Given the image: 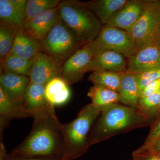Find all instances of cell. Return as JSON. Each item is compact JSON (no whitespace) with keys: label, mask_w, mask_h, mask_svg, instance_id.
I'll return each mask as SVG.
<instances>
[{"label":"cell","mask_w":160,"mask_h":160,"mask_svg":"<svg viewBox=\"0 0 160 160\" xmlns=\"http://www.w3.org/2000/svg\"><path fill=\"white\" fill-rule=\"evenodd\" d=\"M32 128L28 135L12 150L29 156H42L62 159L64 147L62 124L55 110L33 118Z\"/></svg>","instance_id":"6da1fadb"},{"label":"cell","mask_w":160,"mask_h":160,"mask_svg":"<svg viewBox=\"0 0 160 160\" xmlns=\"http://www.w3.org/2000/svg\"><path fill=\"white\" fill-rule=\"evenodd\" d=\"M99 116L89 134L90 146L116 135L146 127L149 124L137 109L118 103L108 106L101 112Z\"/></svg>","instance_id":"7a4b0ae2"},{"label":"cell","mask_w":160,"mask_h":160,"mask_svg":"<svg viewBox=\"0 0 160 160\" xmlns=\"http://www.w3.org/2000/svg\"><path fill=\"white\" fill-rule=\"evenodd\" d=\"M101 113L90 103L81 109L74 120L62 124L64 147L62 160H76L88 151L90 129Z\"/></svg>","instance_id":"3957f363"},{"label":"cell","mask_w":160,"mask_h":160,"mask_svg":"<svg viewBox=\"0 0 160 160\" xmlns=\"http://www.w3.org/2000/svg\"><path fill=\"white\" fill-rule=\"evenodd\" d=\"M58 16L82 46L93 41L103 27L96 16L81 1H61Z\"/></svg>","instance_id":"277c9868"},{"label":"cell","mask_w":160,"mask_h":160,"mask_svg":"<svg viewBox=\"0 0 160 160\" xmlns=\"http://www.w3.org/2000/svg\"><path fill=\"white\" fill-rule=\"evenodd\" d=\"M87 44L94 56L102 52L112 51L129 58L137 50L129 32L108 25L103 26L97 37Z\"/></svg>","instance_id":"5b68a950"},{"label":"cell","mask_w":160,"mask_h":160,"mask_svg":"<svg viewBox=\"0 0 160 160\" xmlns=\"http://www.w3.org/2000/svg\"><path fill=\"white\" fill-rule=\"evenodd\" d=\"M41 45V50L45 53L62 61L69 58L82 46L59 17Z\"/></svg>","instance_id":"8992f818"},{"label":"cell","mask_w":160,"mask_h":160,"mask_svg":"<svg viewBox=\"0 0 160 160\" xmlns=\"http://www.w3.org/2000/svg\"><path fill=\"white\" fill-rule=\"evenodd\" d=\"M160 29V1L147 0L142 14L129 32L137 50L155 42Z\"/></svg>","instance_id":"52a82bcc"},{"label":"cell","mask_w":160,"mask_h":160,"mask_svg":"<svg viewBox=\"0 0 160 160\" xmlns=\"http://www.w3.org/2000/svg\"><path fill=\"white\" fill-rule=\"evenodd\" d=\"M94 57L87 44L83 45L66 60L60 70V77L68 85H72L82 79Z\"/></svg>","instance_id":"ba28073f"},{"label":"cell","mask_w":160,"mask_h":160,"mask_svg":"<svg viewBox=\"0 0 160 160\" xmlns=\"http://www.w3.org/2000/svg\"><path fill=\"white\" fill-rule=\"evenodd\" d=\"M62 60L40 52L33 60L29 77L30 82L46 86L54 78L60 77Z\"/></svg>","instance_id":"9c48e42d"},{"label":"cell","mask_w":160,"mask_h":160,"mask_svg":"<svg viewBox=\"0 0 160 160\" xmlns=\"http://www.w3.org/2000/svg\"><path fill=\"white\" fill-rule=\"evenodd\" d=\"M126 72L138 73L160 68V44L155 42L143 46L128 58Z\"/></svg>","instance_id":"30bf717a"},{"label":"cell","mask_w":160,"mask_h":160,"mask_svg":"<svg viewBox=\"0 0 160 160\" xmlns=\"http://www.w3.org/2000/svg\"><path fill=\"white\" fill-rule=\"evenodd\" d=\"M147 1L128 0L113 15L107 25L130 32L142 14Z\"/></svg>","instance_id":"8fae6325"},{"label":"cell","mask_w":160,"mask_h":160,"mask_svg":"<svg viewBox=\"0 0 160 160\" xmlns=\"http://www.w3.org/2000/svg\"><path fill=\"white\" fill-rule=\"evenodd\" d=\"M58 9V6L49 9L24 22L21 29L41 42L57 21Z\"/></svg>","instance_id":"7c38bea8"},{"label":"cell","mask_w":160,"mask_h":160,"mask_svg":"<svg viewBox=\"0 0 160 160\" xmlns=\"http://www.w3.org/2000/svg\"><path fill=\"white\" fill-rule=\"evenodd\" d=\"M23 106L32 114V118L55 110L45 94V86L29 82L25 92Z\"/></svg>","instance_id":"4fadbf2b"},{"label":"cell","mask_w":160,"mask_h":160,"mask_svg":"<svg viewBox=\"0 0 160 160\" xmlns=\"http://www.w3.org/2000/svg\"><path fill=\"white\" fill-rule=\"evenodd\" d=\"M123 55L112 51L102 52L95 55L89 71H107L123 73L127 69L128 61Z\"/></svg>","instance_id":"5bb4252c"},{"label":"cell","mask_w":160,"mask_h":160,"mask_svg":"<svg viewBox=\"0 0 160 160\" xmlns=\"http://www.w3.org/2000/svg\"><path fill=\"white\" fill-rule=\"evenodd\" d=\"M32 118V114L26 109L23 104L14 102L8 97L0 88V134L1 141L3 131L14 119Z\"/></svg>","instance_id":"9a60e30c"},{"label":"cell","mask_w":160,"mask_h":160,"mask_svg":"<svg viewBox=\"0 0 160 160\" xmlns=\"http://www.w3.org/2000/svg\"><path fill=\"white\" fill-rule=\"evenodd\" d=\"M30 82L29 77L2 72L0 88L8 97L14 102L23 104L25 92Z\"/></svg>","instance_id":"2e32d148"},{"label":"cell","mask_w":160,"mask_h":160,"mask_svg":"<svg viewBox=\"0 0 160 160\" xmlns=\"http://www.w3.org/2000/svg\"><path fill=\"white\" fill-rule=\"evenodd\" d=\"M118 92L119 102L138 110L140 91L136 73L127 72L123 73Z\"/></svg>","instance_id":"e0dca14e"},{"label":"cell","mask_w":160,"mask_h":160,"mask_svg":"<svg viewBox=\"0 0 160 160\" xmlns=\"http://www.w3.org/2000/svg\"><path fill=\"white\" fill-rule=\"evenodd\" d=\"M128 2V0H93L82 3L96 16L102 25H106Z\"/></svg>","instance_id":"ac0fdd59"},{"label":"cell","mask_w":160,"mask_h":160,"mask_svg":"<svg viewBox=\"0 0 160 160\" xmlns=\"http://www.w3.org/2000/svg\"><path fill=\"white\" fill-rule=\"evenodd\" d=\"M41 50V42L27 34L21 28L18 32L9 53L32 60Z\"/></svg>","instance_id":"d6986e66"},{"label":"cell","mask_w":160,"mask_h":160,"mask_svg":"<svg viewBox=\"0 0 160 160\" xmlns=\"http://www.w3.org/2000/svg\"><path fill=\"white\" fill-rule=\"evenodd\" d=\"M69 85L61 77L54 78L45 86V94L49 103L54 106L63 105L71 96Z\"/></svg>","instance_id":"ffe728a7"},{"label":"cell","mask_w":160,"mask_h":160,"mask_svg":"<svg viewBox=\"0 0 160 160\" xmlns=\"http://www.w3.org/2000/svg\"><path fill=\"white\" fill-rule=\"evenodd\" d=\"M87 96L91 99L92 106L101 112L110 105L119 102L118 92L98 85L91 86Z\"/></svg>","instance_id":"44dd1931"},{"label":"cell","mask_w":160,"mask_h":160,"mask_svg":"<svg viewBox=\"0 0 160 160\" xmlns=\"http://www.w3.org/2000/svg\"><path fill=\"white\" fill-rule=\"evenodd\" d=\"M33 60L27 59L9 53L1 63L2 72L29 77Z\"/></svg>","instance_id":"7402d4cb"},{"label":"cell","mask_w":160,"mask_h":160,"mask_svg":"<svg viewBox=\"0 0 160 160\" xmlns=\"http://www.w3.org/2000/svg\"><path fill=\"white\" fill-rule=\"evenodd\" d=\"M123 73L107 71L92 72L88 80L93 85H98L118 92Z\"/></svg>","instance_id":"603a6c76"},{"label":"cell","mask_w":160,"mask_h":160,"mask_svg":"<svg viewBox=\"0 0 160 160\" xmlns=\"http://www.w3.org/2000/svg\"><path fill=\"white\" fill-rule=\"evenodd\" d=\"M1 25L19 30L23 24V20L10 3L9 0H0Z\"/></svg>","instance_id":"cb8c5ba5"},{"label":"cell","mask_w":160,"mask_h":160,"mask_svg":"<svg viewBox=\"0 0 160 160\" xmlns=\"http://www.w3.org/2000/svg\"><path fill=\"white\" fill-rule=\"evenodd\" d=\"M138 110L150 123L160 111V91L146 97L140 98Z\"/></svg>","instance_id":"d4e9b609"},{"label":"cell","mask_w":160,"mask_h":160,"mask_svg":"<svg viewBox=\"0 0 160 160\" xmlns=\"http://www.w3.org/2000/svg\"><path fill=\"white\" fill-rule=\"evenodd\" d=\"M60 2L59 0H28L24 22L49 9L56 8Z\"/></svg>","instance_id":"484cf974"},{"label":"cell","mask_w":160,"mask_h":160,"mask_svg":"<svg viewBox=\"0 0 160 160\" xmlns=\"http://www.w3.org/2000/svg\"><path fill=\"white\" fill-rule=\"evenodd\" d=\"M19 30L0 25V60L1 63L11 51Z\"/></svg>","instance_id":"4316f807"},{"label":"cell","mask_w":160,"mask_h":160,"mask_svg":"<svg viewBox=\"0 0 160 160\" xmlns=\"http://www.w3.org/2000/svg\"><path fill=\"white\" fill-rule=\"evenodd\" d=\"M160 138V111L152 120L150 131L144 143L136 150L141 151L151 149Z\"/></svg>","instance_id":"83f0119b"},{"label":"cell","mask_w":160,"mask_h":160,"mask_svg":"<svg viewBox=\"0 0 160 160\" xmlns=\"http://www.w3.org/2000/svg\"><path fill=\"white\" fill-rule=\"evenodd\" d=\"M0 160H62L58 158L42 156H29L11 152L7 153L2 142L0 143Z\"/></svg>","instance_id":"f1b7e54d"},{"label":"cell","mask_w":160,"mask_h":160,"mask_svg":"<svg viewBox=\"0 0 160 160\" xmlns=\"http://www.w3.org/2000/svg\"><path fill=\"white\" fill-rule=\"evenodd\" d=\"M136 74L141 93L142 90L147 84L160 79V68L149 69Z\"/></svg>","instance_id":"f546056e"},{"label":"cell","mask_w":160,"mask_h":160,"mask_svg":"<svg viewBox=\"0 0 160 160\" xmlns=\"http://www.w3.org/2000/svg\"><path fill=\"white\" fill-rule=\"evenodd\" d=\"M133 160H160V151L153 149L143 151L134 150L132 153Z\"/></svg>","instance_id":"4dcf8cb0"},{"label":"cell","mask_w":160,"mask_h":160,"mask_svg":"<svg viewBox=\"0 0 160 160\" xmlns=\"http://www.w3.org/2000/svg\"><path fill=\"white\" fill-rule=\"evenodd\" d=\"M160 91V79L155 80L144 87L140 93V98L146 97Z\"/></svg>","instance_id":"1f68e13d"},{"label":"cell","mask_w":160,"mask_h":160,"mask_svg":"<svg viewBox=\"0 0 160 160\" xmlns=\"http://www.w3.org/2000/svg\"><path fill=\"white\" fill-rule=\"evenodd\" d=\"M9 1L24 22L28 0H9Z\"/></svg>","instance_id":"d6a6232c"},{"label":"cell","mask_w":160,"mask_h":160,"mask_svg":"<svg viewBox=\"0 0 160 160\" xmlns=\"http://www.w3.org/2000/svg\"><path fill=\"white\" fill-rule=\"evenodd\" d=\"M151 149H156V150H159V151H160V138L158 140L157 142L155 143L154 146H153Z\"/></svg>","instance_id":"836d02e7"},{"label":"cell","mask_w":160,"mask_h":160,"mask_svg":"<svg viewBox=\"0 0 160 160\" xmlns=\"http://www.w3.org/2000/svg\"><path fill=\"white\" fill-rule=\"evenodd\" d=\"M155 42L159 43L160 44V29L158 33L157 38L156 41Z\"/></svg>","instance_id":"e575fe53"}]
</instances>
